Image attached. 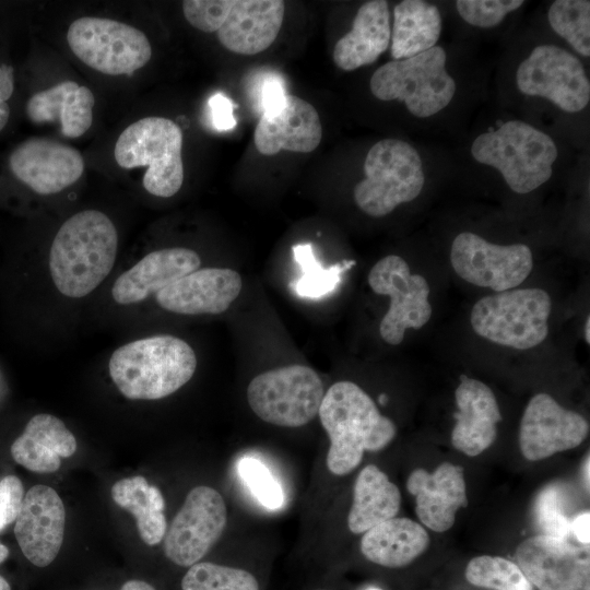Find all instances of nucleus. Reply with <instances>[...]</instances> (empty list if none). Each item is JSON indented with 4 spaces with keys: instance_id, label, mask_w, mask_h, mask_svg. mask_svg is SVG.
I'll use <instances>...</instances> for the list:
<instances>
[{
    "instance_id": "1",
    "label": "nucleus",
    "mask_w": 590,
    "mask_h": 590,
    "mask_svg": "<svg viewBox=\"0 0 590 590\" xmlns=\"http://www.w3.org/2000/svg\"><path fill=\"white\" fill-rule=\"evenodd\" d=\"M118 250L113 221L97 210L70 216L58 229L49 251V272L64 296L92 293L111 271Z\"/></svg>"
},
{
    "instance_id": "2",
    "label": "nucleus",
    "mask_w": 590,
    "mask_h": 590,
    "mask_svg": "<svg viewBox=\"0 0 590 590\" xmlns=\"http://www.w3.org/2000/svg\"><path fill=\"white\" fill-rule=\"evenodd\" d=\"M318 415L330 439L327 468L334 475L349 474L366 451L384 449L397 434L394 423L352 381L333 384L324 392Z\"/></svg>"
},
{
    "instance_id": "3",
    "label": "nucleus",
    "mask_w": 590,
    "mask_h": 590,
    "mask_svg": "<svg viewBox=\"0 0 590 590\" xmlns=\"http://www.w3.org/2000/svg\"><path fill=\"white\" fill-rule=\"evenodd\" d=\"M197 368L193 349L182 339L161 334L119 346L109 358V376L130 400H158L185 386Z\"/></svg>"
},
{
    "instance_id": "4",
    "label": "nucleus",
    "mask_w": 590,
    "mask_h": 590,
    "mask_svg": "<svg viewBox=\"0 0 590 590\" xmlns=\"http://www.w3.org/2000/svg\"><path fill=\"white\" fill-rule=\"evenodd\" d=\"M471 154L498 169L512 191L526 194L551 178L558 152L548 134L524 121L509 120L480 134Z\"/></svg>"
},
{
    "instance_id": "5",
    "label": "nucleus",
    "mask_w": 590,
    "mask_h": 590,
    "mask_svg": "<svg viewBox=\"0 0 590 590\" xmlns=\"http://www.w3.org/2000/svg\"><path fill=\"white\" fill-rule=\"evenodd\" d=\"M182 131L165 117H144L129 125L118 137L114 155L122 168L146 166L142 184L155 196L169 198L184 182Z\"/></svg>"
},
{
    "instance_id": "6",
    "label": "nucleus",
    "mask_w": 590,
    "mask_h": 590,
    "mask_svg": "<svg viewBox=\"0 0 590 590\" xmlns=\"http://www.w3.org/2000/svg\"><path fill=\"white\" fill-rule=\"evenodd\" d=\"M446 61V51L439 46L389 61L371 75L370 91L380 101L404 102L415 117H430L448 106L457 90Z\"/></svg>"
},
{
    "instance_id": "7",
    "label": "nucleus",
    "mask_w": 590,
    "mask_h": 590,
    "mask_svg": "<svg viewBox=\"0 0 590 590\" xmlns=\"http://www.w3.org/2000/svg\"><path fill=\"white\" fill-rule=\"evenodd\" d=\"M365 178L354 188V201L366 214L381 217L421 193L425 177L417 151L399 139H384L368 151Z\"/></svg>"
},
{
    "instance_id": "8",
    "label": "nucleus",
    "mask_w": 590,
    "mask_h": 590,
    "mask_svg": "<svg viewBox=\"0 0 590 590\" xmlns=\"http://www.w3.org/2000/svg\"><path fill=\"white\" fill-rule=\"evenodd\" d=\"M552 300L541 288L498 292L479 299L471 310L476 334L493 343L528 350L542 343L548 333Z\"/></svg>"
},
{
    "instance_id": "9",
    "label": "nucleus",
    "mask_w": 590,
    "mask_h": 590,
    "mask_svg": "<svg viewBox=\"0 0 590 590\" xmlns=\"http://www.w3.org/2000/svg\"><path fill=\"white\" fill-rule=\"evenodd\" d=\"M324 396L319 375L304 365L267 370L248 385L247 401L262 421L282 427L308 424L319 412Z\"/></svg>"
},
{
    "instance_id": "10",
    "label": "nucleus",
    "mask_w": 590,
    "mask_h": 590,
    "mask_svg": "<svg viewBox=\"0 0 590 590\" xmlns=\"http://www.w3.org/2000/svg\"><path fill=\"white\" fill-rule=\"evenodd\" d=\"M67 42L83 63L109 75H130L152 57V46L142 31L113 19L74 20L68 28Z\"/></svg>"
},
{
    "instance_id": "11",
    "label": "nucleus",
    "mask_w": 590,
    "mask_h": 590,
    "mask_svg": "<svg viewBox=\"0 0 590 590\" xmlns=\"http://www.w3.org/2000/svg\"><path fill=\"white\" fill-rule=\"evenodd\" d=\"M367 280L376 294L390 297L389 309L379 326L386 343L400 344L406 329H420L430 319L429 285L424 276L411 273L403 258L390 255L380 259Z\"/></svg>"
},
{
    "instance_id": "12",
    "label": "nucleus",
    "mask_w": 590,
    "mask_h": 590,
    "mask_svg": "<svg viewBox=\"0 0 590 590\" xmlns=\"http://www.w3.org/2000/svg\"><path fill=\"white\" fill-rule=\"evenodd\" d=\"M519 91L544 97L567 113L582 110L590 101V82L582 62L554 45H541L517 69Z\"/></svg>"
},
{
    "instance_id": "13",
    "label": "nucleus",
    "mask_w": 590,
    "mask_h": 590,
    "mask_svg": "<svg viewBox=\"0 0 590 590\" xmlns=\"http://www.w3.org/2000/svg\"><path fill=\"white\" fill-rule=\"evenodd\" d=\"M450 261L464 281L494 292L520 285L533 268L531 249L523 244L496 245L463 232L452 241Z\"/></svg>"
},
{
    "instance_id": "14",
    "label": "nucleus",
    "mask_w": 590,
    "mask_h": 590,
    "mask_svg": "<svg viewBox=\"0 0 590 590\" xmlns=\"http://www.w3.org/2000/svg\"><path fill=\"white\" fill-rule=\"evenodd\" d=\"M227 510L222 495L210 486L193 487L164 536V552L181 567L198 563L223 534Z\"/></svg>"
},
{
    "instance_id": "15",
    "label": "nucleus",
    "mask_w": 590,
    "mask_h": 590,
    "mask_svg": "<svg viewBox=\"0 0 590 590\" xmlns=\"http://www.w3.org/2000/svg\"><path fill=\"white\" fill-rule=\"evenodd\" d=\"M516 560L538 590H590L589 545L536 534L517 546Z\"/></svg>"
},
{
    "instance_id": "16",
    "label": "nucleus",
    "mask_w": 590,
    "mask_h": 590,
    "mask_svg": "<svg viewBox=\"0 0 590 590\" xmlns=\"http://www.w3.org/2000/svg\"><path fill=\"white\" fill-rule=\"evenodd\" d=\"M588 433V421L581 414L563 408L553 397L541 392L526 406L519 446L526 459L539 461L578 447Z\"/></svg>"
},
{
    "instance_id": "17",
    "label": "nucleus",
    "mask_w": 590,
    "mask_h": 590,
    "mask_svg": "<svg viewBox=\"0 0 590 590\" xmlns=\"http://www.w3.org/2000/svg\"><path fill=\"white\" fill-rule=\"evenodd\" d=\"M14 177L39 194H55L73 185L84 172L79 150L59 141L33 137L9 155Z\"/></svg>"
},
{
    "instance_id": "18",
    "label": "nucleus",
    "mask_w": 590,
    "mask_h": 590,
    "mask_svg": "<svg viewBox=\"0 0 590 590\" xmlns=\"http://www.w3.org/2000/svg\"><path fill=\"white\" fill-rule=\"evenodd\" d=\"M14 535L23 555L37 567L50 565L63 543L66 510L50 486L38 484L24 495Z\"/></svg>"
},
{
    "instance_id": "19",
    "label": "nucleus",
    "mask_w": 590,
    "mask_h": 590,
    "mask_svg": "<svg viewBox=\"0 0 590 590\" xmlns=\"http://www.w3.org/2000/svg\"><path fill=\"white\" fill-rule=\"evenodd\" d=\"M240 274L228 268L197 269L156 294L157 304L179 315H219L240 294Z\"/></svg>"
},
{
    "instance_id": "20",
    "label": "nucleus",
    "mask_w": 590,
    "mask_h": 590,
    "mask_svg": "<svg viewBox=\"0 0 590 590\" xmlns=\"http://www.w3.org/2000/svg\"><path fill=\"white\" fill-rule=\"evenodd\" d=\"M322 139V127L316 108L298 96L287 94L271 114L261 115L253 132L258 152L266 156L280 151L309 153Z\"/></svg>"
},
{
    "instance_id": "21",
    "label": "nucleus",
    "mask_w": 590,
    "mask_h": 590,
    "mask_svg": "<svg viewBox=\"0 0 590 590\" xmlns=\"http://www.w3.org/2000/svg\"><path fill=\"white\" fill-rule=\"evenodd\" d=\"M406 488L415 496L420 521L435 532L449 530L457 511L468 505L463 468L451 462H442L433 473L415 469Z\"/></svg>"
},
{
    "instance_id": "22",
    "label": "nucleus",
    "mask_w": 590,
    "mask_h": 590,
    "mask_svg": "<svg viewBox=\"0 0 590 590\" xmlns=\"http://www.w3.org/2000/svg\"><path fill=\"white\" fill-rule=\"evenodd\" d=\"M455 399L458 411L451 432L452 446L469 457H476L497 437V424L503 417L496 397L484 382L461 375Z\"/></svg>"
},
{
    "instance_id": "23",
    "label": "nucleus",
    "mask_w": 590,
    "mask_h": 590,
    "mask_svg": "<svg viewBox=\"0 0 590 590\" xmlns=\"http://www.w3.org/2000/svg\"><path fill=\"white\" fill-rule=\"evenodd\" d=\"M200 266L199 255L189 248L173 247L152 251L115 280L113 299L118 305L140 303Z\"/></svg>"
},
{
    "instance_id": "24",
    "label": "nucleus",
    "mask_w": 590,
    "mask_h": 590,
    "mask_svg": "<svg viewBox=\"0 0 590 590\" xmlns=\"http://www.w3.org/2000/svg\"><path fill=\"white\" fill-rule=\"evenodd\" d=\"M285 13L282 0H233V5L216 32L227 50L256 55L276 39Z\"/></svg>"
},
{
    "instance_id": "25",
    "label": "nucleus",
    "mask_w": 590,
    "mask_h": 590,
    "mask_svg": "<svg viewBox=\"0 0 590 590\" xmlns=\"http://www.w3.org/2000/svg\"><path fill=\"white\" fill-rule=\"evenodd\" d=\"M13 460L36 473H52L61 465V458L76 451V439L66 424L55 415H34L23 433L12 442Z\"/></svg>"
},
{
    "instance_id": "26",
    "label": "nucleus",
    "mask_w": 590,
    "mask_h": 590,
    "mask_svg": "<svg viewBox=\"0 0 590 590\" xmlns=\"http://www.w3.org/2000/svg\"><path fill=\"white\" fill-rule=\"evenodd\" d=\"M391 39L390 12L385 0L367 1L359 7L352 30L333 49V61L344 71L374 63Z\"/></svg>"
},
{
    "instance_id": "27",
    "label": "nucleus",
    "mask_w": 590,
    "mask_h": 590,
    "mask_svg": "<svg viewBox=\"0 0 590 590\" xmlns=\"http://www.w3.org/2000/svg\"><path fill=\"white\" fill-rule=\"evenodd\" d=\"M94 104V94L87 86L63 81L32 95L25 110L34 123L58 120L61 133L74 139L91 128Z\"/></svg>"
},
{
    "instance_id": "28",
    "label": "nucleus",
    "mask_w": 590,
    "mask_h": 590,
    "mask_svg": "<svg viewBox=\"0 0 590 590\" xmlns=\"http://www.w3.org/2000/svg\"><path fill=\"white\" fill-rule=\"evenodd\" d=\"M428 544L429 536L422 524L393 517L363 533L361 552L374 564L399 568L422 555Z\"/></svg>"
},
{
    "instance_id": "29",
    "label": "nucleus",
    "mask_w": 590,
    "mask_h": 590,
    "mask_svg": "<svg viewBox=\"0 0 590 590\" xmlns=\"http://www.w3.org/2000/svg\"><path fill=\"white\" fill-rule=\"evenodd\" d=\"M401 506V493L387 474L375 464L358 473L353 492V503L347 515V527L354 534L396 517Z\"/></svg>"
},
{
    "instance_id": "30",
    "label": "nucleus",
    "mask_w": 590,
    "mask_h": 590,
    "mask_svg": "<svg viewBox=\"0 0 590 590\" xmlns=\"http://www.w3.org/2000/svg\"><path fill=\"white\" fill-rule=\"evenodd\" d=\"M441 32V16L432 3L404 0L393 9L391 55L410 58L435 47Z\"/></svg>"
},
{
    "instance_id": "31",
    "label": "nucleus",
    "mask_w": 590,
    "mask_h": 590,
    "mask_svg": "<svg viewBox=\"0 0 590 590\" xmlns=\"http://www.w3.org/2000/svg\"><path fill=\"white\" fill-rule=\"evenodd\" d=\"M113 500L132 514L141 540L150 546L158 544L167 531L162 492L150 485L144 476L135 475L117 481L110 489Z\"/></svg>"
},
{
    "instance_id": "32",
    "label": "nucleus",
    "mask_w": 590,
    "mask_h": 590,
    "mask_svg": "<svg viewBox=\"0 0 590 590\" xmlns=\"http://www.w3.org/2000/svg\"><path fill=\"white\" fill-rule=\"evenodd\" d=\"M293 253L302 270L293 287L298 296L306 298H320L332 293L340 284L342 274L356 263L354 260H343L324 268L316 258L310 243L293 246Z\"/></svg>"
},
{
    "instance_id": "33",
    "label": "nucleus",
    "mask_w": 590,
    "mask_h": 590,
    "mask_svg": "<svg viewBox=\"0 0 590 590\" xmlns=\"http://www.w3.org/2000/svg\"><path fill=\"white\" fill-rule=\"evenodd\" d=\"M553 31L579 55L590 56V2L588 0H556L547 13Z\"/></svg>"
},
{
    "instance_id": "34",
    "label": "nucleus",
    "mask_w": 590,
    "mask_h": 590,
    "mask_svg": "<svg viewBox=\"0 0 590 590\" xmlns=\"http://www.w3.org/2000/svg\"><path fill=\"white\" fill-rule=\"evenodd\" d=\"M465 579L473 586L493 590H533L517 563L502 556L473 557L467 565Z\"/></svg>"
},
{
    "instance_id": "35",
    "label": "nucleus",
    "mask_w": 590,
    "mask_h": 590,
    "mask_svg": "<svg viewBox=\"0 0 590 590\" xmlns=\"http://www.w3.org/2000/svg\"><path fill=\"white\" fill-rule=\"evenodd\" d=\"M181 590H259V583L247 570L198 562L182 577Z\"/></svg>"
},
{
    "instance_id": "36",
    "label": "nucleus",
    "mask_w": 590,
    "mask_h": 590,
    "mask_svg": "<svg viewBox=\"0 0 590 590\" xmlns=\"http://www.w3.org/2000/svg\"><path fill=\"white\" fill-rule=\"evenodd\" d=\"M534 519L539 534L568 540L570 520L563 511L562 496L557 487L550 485L538 495Z\"/></svg>"
},
{
    "instance_id": "37",
    "label": "nucleus",
    "mask_w": 590,
    "mask_h": 590,
    "mask_svg": "<svg viewBox=\"0 0 590 590\" xmlns=\"http://www.w3.org/2000/svg\"><path fill=\"white\" fill-rule=\"evenodd\" d=\"M238 472L264 507L278 509L283 505V491L263 463L253 458H245L238 464Z\"/></svg>"
},
{
    "instance_id": "38",
    "label": "nucleus",
    "mask_w": 590,
    "mask_h": 590,
    "mask_svg": "<svg viewBox=\"0 0 590 590\" xmlns=\"http://www.w3.org/2000/svg\"><path fill=\"white\" fill-rule=\"evenodd\" d=\"M523 3L522 0H458L456 8L467 23L488 28L498 25Z\"/></svg>"
},
{
    "instance_id": "39",
    "label": "nucleus",
    "mask_w": 590,
    "mask_h": 590,
    "mask_svg": "<svg viewBox=\"0 0 590 590\" xmlns=\"http://www.w3.org/2000/svg\"><path fill=\"white\" fill-rule=\"evenodd\" d=\"M232 5L233 0H185L181 2L187 22L204 33H216Z\"/></svg>"
},
{
    "instance_id": "40",
    "label": "nucleus",
    "mask_w": 590,
    "mask_h": 590,
    "mask_svg": "<svg viewBox=\"0 0 590 590\" xmlns=\"http://www.w3.org/2000/svg\"><path fill=\"white\" fill-rule=\"evenodd\" d=\"M253 96L261 115L275 111L287 95L285 83L278 73H262L253 82Z\"/></svg>"
},
{
    "instance_id": "41",
    "label": "nucleus",
    "mask_w": 590,
    "mask_h": 590,
    "mask_svg": "<svg viewBox=\"0 0 590 590\" xmlns=\"http://www.w3.org/2000/svg\"><path fill=\"white\" fill-rule=\"evenodd\" d=\"M24 498L21 480L7 475L0 481V531L15 521Z\"/></svg>"
},
{
    "instance_id": "42",
    "label": "nucleus",
    "mask_w": 590,
    "mask_h": 590,
    "mask_svg": "<svg viewBox=\"0 0 590 590\" xmlns=\"http://www.w3.org/2000/svg\"><path fill=\"white\" fill-rule=\"evenodd\" d=\"M213 126L219 131H227L236 127L234 103L224 94L215 93L208 102Z\"/></svg>"
},
{
    "instance_id": "43",
    "label": "nucleus",
    "mask_w": 590,
    "mask_h": 590,
    "mask_svg": "<svg viewBox=\"0 0 590 590\" xmlns=\"http://www.w3.org/2000/svg\"><path fill=\"white\" fill-rule=\"evenodd\" d=\"M14 92V69L9 64H0V131L4 129L10 118L8 99Z\"/></svg>"
},
{
    "instance_id": "44",
    "label": "nucleus",
    "mask_w": 590,
    "mask_h": 590,
    "mask_svg": "<svg viewBox=\"0 0 590 590\" xmlns=\"http://www.w3.org/2000/svg\"><path fill=\"white\" fill-rule=\"evenodd\" d=\"M590 512L583 511L570 521V533L577 539L581 545L590 543Z\"/></svg>"
},
{
    "instance_id": "45",
    "label": "nucleus",
    "mask_w": 590,
    "mask_h": 590,
    "mask_svg": "<svg viewBox=\"0 0 590 590\" xmlns=\"http://www.w3.org/2000/svg\"><path fill=\"white\" fill-rule=\"evenodd\" d=\"M120 590H155V588L146 581L139 579H131L126 581Z\"/></svg>"
},
{
    "instance_id": "46",
    "label": "nucleus",
    "mask_w": 590,
    "mask_h": 590,
    "mask_svg": "<svg viewBox=\"0 0 590 590\" xmlns=\"http://www.w3.org/2000/svg\"><path fill=\"white\" fill-rule=\"evenodd\" d=\"M9 556V548L0 542V564L3 563Z\"/></svg>"
},
{
    "instance_id": "47",
    "label": "nucleus",
    "mask_w": 590,
    "mask_h": 590,
    "mask_svg": "<svg viewBox=\"0 0 590 590\" xmlns=\"http://www.w3.org/2000/svg\"><path fill=\"white\" fill-rule=\"evenodd\" d=\"M585 339L586 342L589 344L590 342V318L587 317L586 324H585Z\"/></svg>"
},
{
    "instance_id": "48",
    "label": "nucleus",
    "mask_w": 590,
    "mask_h": 590,
    "mask_svg": "<svg viewBox=\"0 0 590 590\" xmlns=\"http://www.w3.org/2000/svg\"><path fill=\"white\" fill-rule=\"evenodd\" d=\"M585 482L587 483V488L589 489V456L587 457L586 463H585Z\"/></svg>"
},
{
    "instance_id": "49",
    "label": "nucleus",
    "mask_w": 590,
    "mask_h": 590,
    "mask_svg": "<svg viewBox=\"0 0 590 590\" xmlns=\"http://www.w3.org/2000/svg\"><path fill=\"white\" fill-rule=\"evenodd\" d=\"M0 590H11L10 583L2 575H0Z\"/></svg>"
},
{
    "instance_id": "50",
    "label": "nucleus",
    "mask_w": 590,
    "mask_h": 590,
    "mask_svg": "<svg viewBox=\"0 0 590 590\" xmlns=\"http://www.w3.org/2000/svg\"><path fill=\"white\" fill-rule=\"evenodd\" d=\"M378 401L380 404L385 405L388 401V397L385 393H382L379 396Z\"/></svg>"
},
{
    "instance_id": "51",
    "label": "nucleus",
    "mask_w": 590,
    "mask_h": 590,
    "mask_svg": "<svg viewBox=\"0 0 590 590\" xmlns=\"http://www.w3.org/2000/svg\"><path fill=\"white\" fill-rule=\"evenodd\" d=\"M368 590H380V589H378V588H370V589H368Z\"/></svg>"
}]
</instances>
